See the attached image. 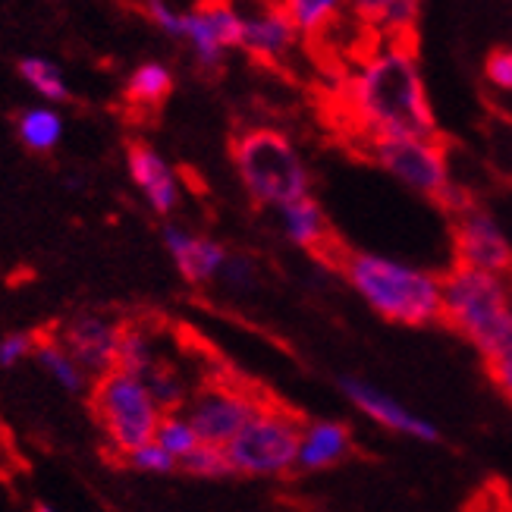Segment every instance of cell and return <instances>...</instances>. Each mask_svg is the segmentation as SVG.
<instances>
[{"instance_id":"cell-1","label":"cell","mask_w":512,"mask_h":512,"mask_svg":"<svg viewBox=\"0 0 512 512\" xmlns=\"http://www.w3.org/2000/svg\"><path fill=\"white\" fill-rule=\"evenodd\" d=\"M346 110L362 142L434 139L437 120L409 38H387L346 82Z\"/></svg>"},{"instance_id":"cell-2","label":"cell","mask_w":512,"mask_h":512,"mask_svg":"<svg viewBox=\"0 0 512 512\" xmlns=\"http://www.w3.org/2000/svg\"><path fill=\"white\" fill-rule=\"evenodd\" d=\"M340 274L371 311L403 327H428L443 315V277L406 261L371 252H346Z\"/></svg>"},{"instance_id":"cell-3","label":"cell","mask_w":512,"mask_h":512,"mask_svg":"<svg viewBox=\"0 0 512 512\" xmlns=\"http://www.w3.org/2000/svg\"><path fill=\"white\" fill-rule=\"evenodd\" d=\"M462 333L484 362L512 349V283L472 267H453L443 274V315Z\"/></svg>"},{"instance_id":"cell-4","label":"cell","mask_w":512,"mask_h":512,"mask_svg":"<svg viewBox=\"0 0 512 512\" xmlns=\"http://www.w3.org/2000/svg\"><path fill=\"white\" fill-rule=\"evenodd\" d=\"M233 164L242 189L261 208H286L311 195V173L299 148L274 126H249L233 139Z\"/></svg>"},{"instance_id":"cell-5","label":"cell","mask_w":512,"mask_h":512,"mask_svg":"<svg viewBox=\"0 0 512 512\" xmlns=\"http://www.w3.org/2000/svg\"><path fill=\"white\" fill-rule=\"evenodd\" d=\"M88 406H92L95 421L120 459L151 443L164 418L161 406L154 403V396L139 377L117 368L98 377L92 393H88Z\"/></svg>"},{"instance_id":"cell-6","label":"cell","mask_w":512,"mask_h":512,"mask_svg":"<svg viewBox=\"0 0 512 512\" xmlns=\"http://www.w3.org/2000/svg\"><path fill=\"white\" fill-rule=\"evenodd\" d=\"M362 151L368 158L384 167L393 180L409 186L412 192L431 198L450 217L469 208V195H465L450 176L447 151L434 139H374L362 142Z\"/></svg>"},{"instance_id":"cell-7","label":"cell","mask_w":512,"mask_h":512,"mask_svg":"<svg viewBox=\"0 0 512 512\" xmlns=\"http://www.w3.org/2000/svg\"><path fill=\"white\" fill-rule=\"evenodd\" d=\"M308 421L277 403H267L227 447L233 472L242 478H283L296 472L299 443Z\"/></svg>"},{"instance_id":"cell-8","label":"cell","mask_w":512,"mask_h":512,"mask_svg":"<svg viewBox=\"0 0 512 512\" xmlns=\"http://www.w3.org/2000/svg\"><path fill=\"white\" fill-rule=\"evenodd\" d=\"M267 406L255 387H239L233 374H211L195 387L183 415L192 421L195 434L211 447H230L236 434Z\"/></svg>"},{"instance_id":"cell-9","label":"cell","mask_w":512,"mask_h":512,"mask_svg":"<svg viewBox=\"0 0 512 512\" xmlns=\"http://www.w3.org/2000/svg\"><path fill=\"white\" fill-rule=\"evenodd\" d=\"M453 249L459 267H472L503 280H512V246L497 220L469 205L462 214L453 217Z\"/></svg>"},{"instance_id":"cell-10","label":"cell","mask_w":512,"mask_h":512,"mask_svg":"<svg viewBox=\"0 0 512 512\" xmlns=\"http://www.w3.org/2000/svg\"><path fill=\"white\" fill-rule=\"evenodd\" d=\"M183 41H189L195 63L205 73L220 70L227 51L242 44V13L227 0H205L183 16Z\"/></svg>"},{"instance_id":"cell-11","label":"cell","mask_w":512,"mask_h":512,"mask_svg":"<svg viewBox=\"0 0 512 512\" xmlns=\"http://www.w3.org/2000/svg\"><path fill=\"white\" fill-rule=\"evenodd\" d=\"M120 333L123 321L95 315V311H85L66 321L57 330V340L76 359V365L85 374L104 377L107 371L117 368V349H120Z\"/></svg>"},{"instance_id":"cell-12","label":"cell","mask_w":512,"mask_h":512,"mask_svg":"<svg viewBox=\"0 0 512 512\" xmlns=\"http://www.w3.org/2000/svg\"><path fill=\"white\" fill-rule=\"evenodd\" d=\"M340 387H343V396L349 399V403L359 409L365 418H371L374 425L396 431V434H406V437H415L421 443H437L440 440L437 425H431L428 418L415 415L409 406H403L399 399H393L381 387L362 381V377H343Z\"/></svg>"},{"instance_id":"cell-13","label":"cell","mask_w":512,"mask_h":512,"mask_svg":"<svg viewBox=\"0 0 512 512\" xmlns=\"http://www.w3.org/2000/svg\"><path fill=\"white\" fill-rule=\"evenodd\" d=\"M302 35L296 32L293 19L286 16V10L277 4H267L261 10L242 13V44L239 48L258 63H280L289 57V51L296 48V41Z\"/></svg>"},{"instance_id":"cell-14","label":"cell","mask_w":512,"mask_h":512,"mask_svg":"<svg viewBox=\"0 0 512 512\" xmlns=\"http://www.w3.org/2000/svg\"><path fill=\"white\" fill-rule=\"evenodd\" d=\"M280 227H283L286 239L293 242V246L311 252V255L321 258V261L337 264V267H340L343 255L349 252V249L337 246V239L330 236L327 217H324L321 205L311 195L308 198H299V202L286 205V208H280Z\"/></svg>"},{"instance_id":"cell-15","label":"cell","mask_w":512,"mask_h":512,"mask_svg":"<svg viewBox=\"0 0 512 512\" xmlns=\"http://www.w3.org/2000/svg\"><path fill=\"white\" fill-rule=\"evenodd\" d=\"M164 246L176 261V267H180V274L195 286L217 280L230 258L220 242L208 236H195L183 227H164Z\"/></svg>"},{"instance_id":"cell-16","label":"cell","mask_w":512,"mask_h":512,"mask_svg":"<svg viewBox=\"0 0 512 512\" xmlns=\"http://www.w3.org/2000/svg\"><path fill=\"white\" fill-rule=\"evenodd\" d=\"M126 164L132 183L142 189L148 205L158 214H170L176 202H180V183H176L170 164L145 142H132L126 148Z\"/></svg>"},{"instance_id":"cell-17","label":"cell","mask_w":512,"mask_h":512,"mask_svg":"<svg viewBox=\"0 0 512 512\" xmlns=\"http://www.w3.org/2000/svg\"><path fill=\"white\" fill-rule=\"evenodd\" d=\"M355 450L352 431L343 421H308L299 443V472H327L346 462Z\"/></svg>"},{"instance_id":"cell-18","label":"cell","mask_w":512,"mask_h":512,"mask_svg":"<svg viewBox=\"0 0 512 512\" xmlns=\"http://www.w3.org/2000/svg\"><path fill=\"white\" fill-rule=\"evenodd\" d=\"M35 337V359L44 371H51L54 374V381L66 390H82L88 384V374L76 365V359L70 352H66L57 340V333H48V330H38L32 333Z\"/></svg>"},{"instance_id":"cell-19","label":"cell","mask_w":512,"mask_h":512,"mask_svg":"<svg viewBox=\"0 0 512 512\" xmlns=\"http://www.w3.org/2000/svg\"><path fill=\"white\" fill-rule=\"evenodd\" d=\"M170 92H173V76L164 63H142L126 82V101L145 110L161 107L170 98Z\"/></svg>"},{"instance_id":"cell-20","label":"cell","mask_w":512,"mask_h":512,"mask_svg":"<svg viewBox=\"0 0 512 512\" xmlns=\"http://www.w3.org/2000/svg\"><path fill=\"white\" fill-rule=\"evenodd\" d=\"M280 7L293 19L296 32L311 38L324 32L330 22H337L340 10L349 7V0H280Z\"/></svg>"},{"instance_id":"cell-21","label":"cell","mask_w":512,"mask_h":512,"mask_svg":"<svg viewBox=\"0 0 512 512\" xmlns=\"http://www.w3.org/2000/svg\"><path fill=\"white\" fill-rule=\"evenodd\" d=\"M60 132H63V123L48 107H29L26 114L19 117V139L32 151H51L60 142Z\"/></svg>"},{"instance_id":"cell-22","label":"cell","mask_w":512,"mask_h":512,"mask_svg":"<svg viewBox=\"0 0 512 512\" xmlns=\"http://www.w3.org/2000/svg\"><path fill=\"white\" fill-rule=\"evenodd\" d=\"M180 469L192 478H208V481L236 475L227 456V447H211V443H198L186 459H180Z\"/></svg>"},{"instance_id":"cell-23","label":"cell","mask_w":512,"mask_h":512,"mask_svg":"<svg viewBox=\"0 0 512 512\" xmlns=\"http://www.w3.org/2000/svg\"><path fill=\"white\" fill-rule=\"evenodd\" d=\"M154 440L161 443V447L180 462V459H186L198 443H202V437L195 434V428H192V421L183 415V412H170V415H164L161 418V425H158V434H154Z\"/></svg>"},{"instance_id":"cell-24","label":"cell","mask_w":512,"mask_h":512,"mask_svg":"<svg viewBox=\"0 0 512 512\" xmlns=\"http://www.w3.org/2000/svg\"><path fill=\"white\" fill-rule=\"evenodd\" d=\"M19 73L41 98H48V101H66V98H70V88H66V82H63V73L51 60L26 57L19 63Z\"/></svg>"},{"instance_id":"cell-25","label":"cell","mask_w":512,"mask_h":512,"mask_svg":"<svg viewBox=\"0 0 512 512\" xmlns=\"http://www.w3.org/2000/svg\"><path fill=\"white\" fill-rule=\"evenodd\" d=\"M126 462L132 465V469H139V472H154V475H167V472H173V469H180V462H176L158 440H151V443H145V447H139V450H132L129 456H126Z\"/></svg>"},{"instance_id":"cell-26","label":"cell","mask_w":512,"mask_h":512,"mask_svg":"<svg viewBox=\"0 0 512 512\" xmlns=\"http://www.w3.org/2000/svg\"><path fill=\"white\" fill-rule=\"evenodd\" d=\"M220 280H224V286L233 289V293H249V289L258 286V267L246 255H230L224 271H220Z\"/></svg>"},{"instance_id":"cell-27","label":"cell","mask_w":512,"mask_h":512,"mask_svg":"<svg viewBox=\"0 0 512 512\" xmlns=\"http://www.w3.org/2000/svg\"><path fill=\"white\" fill-rule=\"evenodd\" d=\"M484 76L491 85L503 88V92H512V48H500L487 57L484 63Z\"/></svg>"},{"instance_id":"cell-28","label":"cell","mask_w":512,"mask_h":512,"mask_svg":"<svg viewBox=\"0 0 512 512\" xmlns=\"http://www.w3.org/2000/svg\"><path fill=\"white\" fill-rule=\"evenodd\" d=\"M487 374H491L494 387L512 403V349L494 355V359H487Z\"/></svg>"},{"instance_id":"cell-29","label":"cell","mask_w":512,"mask_h":512,"mask_svg":"<svg viewBox=\"0 0 512 512\" xmlns=\"http://www.w3.org/2000/svg\"><path fill=\"white\" fill-rule=\"evenodd\" d=\"M35 352V337L32 333H10V337H4V343H0V365L10 368L13 362H19L22 355Z\"/></svg>"},{"instance_id":"cell-30","label":"cell","mask_w":512,"mask_h":512,"mask_svg":"<svg viewBox=\"0 0 512 512\" xmlns=\"http://www.w3.org/2000/svg\"><path fill=\"white\" fill-rule=\"evenodd\" d=\"M396 4V0H349V13L355 19L368 22V26H381V19L387 16V10Z\"/></svg>"},{"instance_id":"cell-31","label":"cell","mask_w":512,"mask_h":512,"mask_svg":"<svg viewBox=\"0 0 512 512\" xmlns=\"http://www.w3.org/2000/svg\"><path fill=\"white\" fill-rule=\"evenodd\" d=\"M35 512H54L51 506H44V503H35Z\"/></svg>"},{"instance_id":"cell-32","label":"cell","mask_w":512,"mask_h":512,"mask_svg":"<svg viewBox=\"0 0 512 512\" xmlns=\"http://www.w3.org/2000/svg\"><path fill=\"white\" fill-rule=\"evenodd\" d=\"M509 283H512V280H509Z\"/></svg>"}]
</instances>
